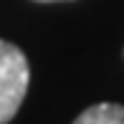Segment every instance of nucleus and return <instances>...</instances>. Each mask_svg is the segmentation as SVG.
Returning a JSON list of instances; mask_svg holds the SVG:
<instances>
[{"instance_id": "1", "label": "nucleus", "mask_w": 124, "mask_h": 124, "mask_svg": "<svg viewBox=\"0 0 124 124\" xmlns=\"http://www.w3.org/2000/svg\"><path fill=\"white\" fill-rule=\"evenodd\" d=\"M31 84V66L15 43L0 38V124L18 114Z\"/></svg>"}, {"instance_id": "2", "label": "nucleus", "mask_w": 124, "mask_h": 124, "mask_svg": "<svg viewBox=\"0 0 124 124\" xmlns=\"http://www.w3.org/2000/svg\"><path fill=\"white\" fill-rule=\"evenodd\" d=\"M74 124H124V106L111 104V101H101V104L84 109L74 119Z\"/></svg>"}, {"instance_id": "3", "label": "nucleus", "mask_w": 124, "mask_h": 124, "mask_svg": "<svg viewBox=\"0 0 124 124\" xmlns=\"http://www.w3.org/2000/svg\"><path fill=\"white\" fill-rule=\"evenodd\" d=\"M36 3H61V0H36Z\"/></svg>"}]
</instances>
